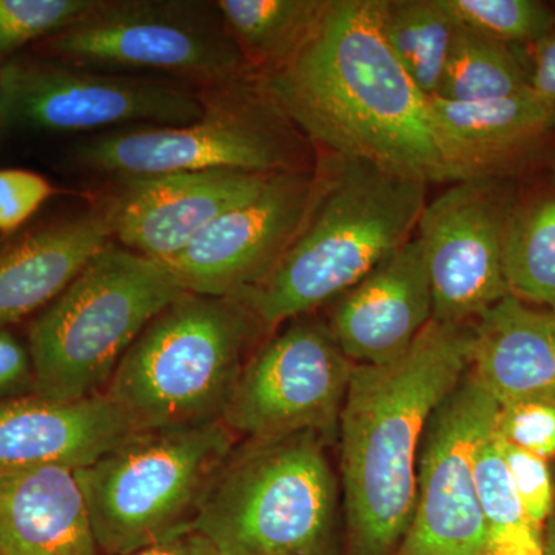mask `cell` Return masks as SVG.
Listing matches in <instances>:
<instances>
[{
  "mask_svg": "<svg viewBox=\"0 0 555 555\" xmlns=\"http://www.w3.org/2000/svg\"><path fill=\"white\" fill-rule=\"evenodd\" d=\"M292 126L320 152L443 182L429 98L387 46L382 0H331L308 43L257 76Z\"/></svg>",
  "mask_w": 555,
  "mask_h": 555,
  "instance_id": "1",
  "label": "cell"
},
{
  "mask_svg": "<svg viewBox=\"0 0 555 555\" xmlns=\"http://www.w3.org/2000/svg\"><path fill=\"white\" fill-rule=\"evenodd\" d=\"M474 323L433 320L385 364H356L338 420L343 555H393L414 516L430 416L473 363Z\"/></svg>",
  "mask_w": 555,
  "mask_h": 555,
  "instance_id": "2",
  "label": "cell"
},
{
  "mask_svg": "<svg viewBox=\"0 0 555 555\" xmlns=\"http://www.w3.org/2000/svg\"><path fill=\"white\" fill-rule=\"evenodd\" d=\"M425 206L426 182L320 152L297 236L272 272L236 299L268 334L313 315L408 243Z\"/></svg>",
  "mask_w": 555,
  "mask_h": 555,
  "instance_id": "3",
  "label": "cell"
},
{
  "mask_svg": "<svg viewBox=\"0 0 555 555\" xmlns=\"http://www.w3.org/2000/svg\"><path fill=\"white\" fill-rule=\"evenodd\" d=\"M266 334L240 299L182 292L134 339L104 393L137 430L219 422Z\"/></svg>",
  "mask_w": 555,
  "mask_h": 555,
  "instance_id": "4",
  "label": "cell"
},
{
  "mask_svg": "<svg viewBox=\"0 0 555 555\" xmlns=\"http://www.w3.org/2000/svg\"><path fill=\"white\" fill-rule=\"evenodd\" d=\"M327 440L299 433L238 441L195 531L221 555H341L339 483Z\"/></svg>",
  "mask_w": 555,
  "mask_h": 555,
  "instance_id": "5",
  "label": "cell"
},
{
  "mask_svg": "<svg viewBox=\"0 0 555 555\" xmlns=\"http://www.w3.org/2000/svg\"><path fill=\"white\" fill-rule=\"evenodd\" d=\"M182 292L164 262L109 241L31 323L33 396L104 392L134 339Z\"/></svg>",
  "mask_w": 555,
  "mask_h": 555,
  "instance_id": "6",
  "label": "cell"
},
{
  "mask_svg": "<svg viewBox=\"0 0 555 555\" xmlns=\"http://www.w3.org/2000/svg\"><path fill=\"white\" fill-rule=\"evenodd\" d=\"M238 440L222 420L137 430L75 470L101 554H134L195 529Z\"/></svg>",
  "mask_w": 555,
  "mask_h": 555,
  "instance_id": "7",
  "label": "cell"
},
{
  "mask_svg": "<svg viewBox=\"0 0 555 555\" xmlns=\"http://www.w3.org/2000/svg\"><path fill=\"white\" fill-rule=\"evenodd\" d=\"M204 115L188 126H142L87 139L73 152L78 169L115 179L184 171L248 173L312 169L308 139L276 108L257 76L199 89Z\"/></svg>",
  "mask_w": 555,
  "mask_h": 555,
  "instance_id": "8",
  "label": "cell"
},
{
  "mask_svg": "<svg viewBox=\"0 0 555 555\" xmlns=\"http://www.w3.org/2000/svg\"><path fill=\"white\" fill-rule=\"evenodd\" d=\"M42 49L76 67L196 89L250 73L217 2L201 0H101L67 30L43 40Z\"/></svg>",
  "mask_w": 555,
  "mask_h": 555,
  "instance_id": "9",
  "label": "cell"
},
{
  "mask_svg": "<svg viewBox=\"0 0 555 555\" xmlns=\"http://www.w3.org/2000/svg\"><path fill=\"white\" fill-rule=\"evenodd\" d=\"M3 120L51 133L195 122L206 104L196 87L116 75L65 62L13 60L0 68Z\"/></svg>",
  "mask_w": 555,
  "mask_h": 555,
  "instance_id": "10",
  "label": "cell"
},
{
  "mask_svg": "<svg viewBox=\"0 0 555 555\" xmlns=\"http://www.w3.org/2000/svg\"><path fill=\"white\" fill-rule=\"evenodd\" d=\"M353 367L326 320L288 321L248 357L222 422L240 440L299 433L331 440Z\"/></svg>",
  "mask_w": 555,
  "mask_h": 555,
  "instance_id": "11",
  "label": "cell"
},
{
  "mask_svg": "<svg viewBox=\"0 0 555 555\" xmlns=\"http://www.w3.org/2000/svg\"><path fill=\"white\" fill-rule=\"evenodd\" d=\"M499 408L469 367L430 416L416 466L414 516L393 555H485L476 460L494 434Z\"/></svg>",
  "mask_w": 555,
  "mask_h": 555,
  "instance_id": "12",
  "label": "cell"
},
{
  "mask_svg": "<svg viewBox=\"0 0 555 555\" xmlns=\"http://www.w3.org/2000/svg\"><path fill=\"white\" fill-rule=\"evenodd\" d=\"M516 204L499 178L456 182L426 204L416 238L433 288L434 320L474 323L509 295L503 240Z\"/></svg>",
  "mask_w": 555,
  "mask_h": 555,
  "instance_id": "13",
  "label": "cell"
},
{
  "mask_svg": "<svg viewBox=\"0 0 555 555\" xmlns=\"http://www.w3.org/2000/svg\"><path fill=\"white\" fill-rule=\"evenodd\" d=\"M312 185L313 167L270 175L254 198L219 217L164 264L184 292L240 297L264 280L291 247Z\"/></svg>",
  "mask_w": 555,
  "mask_h": 555,
  "instance_id": "14",
  "label": "cell"
},
{
  "mask_svg": "<svg viewBox=\"0 0 555 555\" xmlns=\"http://www.w3.org/2000/svg\"><path fill=\"white\" fill-rule=\"evenodd\" d=\"M269 177L206 170L115 179L98 206L107 218L112 241L167 262L219 217L254 198Z\"/></svg>",
  "mask_w": 555,
  "mask_h": 555,
  "instance_id": "15",
  "label": "cell"
},
{
  "mask_svg": "<svg viewBox=\"0 0 555 555\" xmlns=\"http://www.w3.org/2000/svg\"><path fill=\"white\" fill-rule=\"evenodd\" d=\"M433 320V288L415 236L332 301L326 321L353 364L375 366L403 356Z\"/></svg>",
  "mask_w": 555,
  "mask_h": 555,
  "instance_id": "16",
  "label": "cell"
},
{
  "mask_svg": "<svg viewBox=\"0 0 555 555\" xmlns=\"http://www.w3.org/2000/svg\"><path fill=\"white\" fill-rule=\"evenodd\" d=\"M137 433L104 392L76 401L0 400V473L62 466L78 470Z\"/></svg>",
  "mask_w": 555,
  "mask_h": 555,
  "instance_id": "17",
  "label": "cell"
},
{
  "mask_svg": "<svg viewBox=\"0 0 555 555\" xmlns=\"http://www.w3.org/2000/svg\"><path fill=\"white\" fill-rule=\"evenodd\" d=\"M429 109L447 181L499 178L555 129V113L532 89L478 102L433 96Z\"/></svg>",
  "mask_w": 555,
  "mask_h": 555,
  "instance_id": "18",
  "label": "cell"
},
{
  "mask_svg": "<svg viewBox=\"0 0 555 555\" xmlns=\"http://www.w3.org/2000/svg\"><path fill=\"white\" fill-rule=\"evenodd\" d=\"M0 555H101L75 470L0 473Z\"/></svg>",
  "mask_w": 555,
  "mask_h": 555,
  "instance_id": "19",
  "label": "cell"
},
{
  "mask_svg": "<svg viewBox=\"0 0 555 555\" xmlns=\"http://www.w3.org/2000/svg\"><path fill=\"white\" fill-rule=\"evenodd\" d=\"M470 369L500 406H555V310L507 295L474 321Z\"/></svg>",
  "mask_w": 555,
  "mask_h": 555,
  "instance_id": "20",
  "label": "cell"
},
{
  "mask_svg": "<svg viewBox=\"0 0 555 555\" xmlns=\"http://www.w3.org/2000/svg\"><path fill=\"white\" fill-rule=\"evenodd\" d=\"M112 241L100 206L28 233L0 254V328L46 309Z\"/></svg>",
  "mask_w": 555,
  "mask_h": 555,
  "instance_id": "21",
  "label": "cell"
},
{
  "mask_svg": "<svg viewBox=\"0 0 555 555\" xmlns=\"http://www.w3.org/2000/svg\"><path fill=\"white\" fill-rule=\"evenodd\" d=\"M331 0H217L248 72L284 67L308 43Z\"/></svg>",
  "mask_w": 555,
  "mask_h": 555,
  "instance_id": "22",
  "label": "cell"
},
{
  "mask_svg": "<svg viewBox=\"0 0 555 555\" xmlns=\"http://www.w3.org/2000/svg\"><path fill=\"white\" fill-rule=\"evenodd\" d=\"M382 28L401 67L427 98L443 80L459 21L441 0H382Z\"/></svg>",
  "mask_w": 555,
  "mask_h": 555,
  "instance_id": "23",
  "label": "cell"
},
{
  "mask_svg": "<svg viewBox=\"0 0 555 555\" xmlns=\"http://www.w3.org/2000/svg\"><path fill=\"white\" fill-rule=\"evenodd\" d=\"M511 297L555 310V193L516 204L503 240Z\"/></svg>",
  "mask_w": 555,
  "mask_h": 555,
  "instance_id": "24",
  "label": "cell"
},
{
  "mask_svg": "<svg viewBox=\"0 0 555 555\" xmlns=\"http://www.w3.org/2000/svg\"><path fill=\"white\" fill-rule=\"evenodd\" d=\"M531 90V68L517 47L486 38L460 24L436 96L444 101L499 100Z\"/></svg>",
  "mask_w": 555,
  "mask_h": 555,
  "instance_id": "25",
  "label": "cell"
},
{
  "mask_svg": "<svg viewBox=\"0 0 555 555\" xmlns=\"http://www.w3.org/2000/svg\"><path fill=\"white\" fill-rule=\"evenodd\" d=\"M478 505L485 526V555H543V531L526 513L494 434L476 460Z\"/></svg>",
  "mask_w": 555,
  "mask_h": 555,
  "instance_id": "26",
  "label": "cell"
},
{
  "mask_svg": "<svg viewBox=\"0 0 555 555\" xmlns=\"http://www.w3.org/2000/svg\"><path fill=\"white\" fill-rule=\"evenodd\" d=\"M469 30L507 46H534L555 27V13L537 0H441Z\"/></svg>",
  "mask_w": 555,
  "mask_h": 555,
  "instance_id": "27",
  "label": "cell"
},
{
  "mask_svg": "<svg viewBox=\"0 0 555 555\" xmlns=\"http://www.w3.org/2000/svg\"><path fill=\"white\" fill-rule=\"evenodd\" d=\"M101 0H0V61L35 40L67 30Z\"/></svg>",
  "mask_w": 555,
  "mask_h": 555,
  "instance_id": "28",
  "label": "cell"
},
{
  "mask_svg": "<svg viewBox=\"0 0 555 555\" xmlns=\"http://www.w3.org/2000/svg\"><path fill=\"white\" fill-rule=\"evenodd\" d=\"M494 441L526 513L537 526L545 529L555 511V486L547 460L514 447L495 434Z\"/></svg>",
  "mask_w": 555,
  "mask_h": 555,
  "instance_id": "29",
  "label": "cell"
},
{
  "mask_svg": "<svg viewBox=\"0 0 555 555\" xmlns=\"http://www.w3.org/2000/svg\"><path fill=\"white\" fill-rule=\"evenodd\" d=\"M494 434L514 447L542 456H555V406L524 401L500 406Z\"/></svg>",
  "mask_w": 555,
  "mask_h": 555,
  "instance_id": "30",
  "label": "cell"
},
{
  "mask_svg": "<svg viewBox=\"0 0 555 555\" xmlns=\"http://www.w3.org/2000/svg\"><path fill=\"white\" fill-rule=\"evenodd\" d=\"M53 193V185L35 171L0 170V232L20 229Z\"/></svg>",
  "mask_w": 555,
  "mask_h": 555,
  "instance_id": "31",
  "label": "cell"
},
{
  "mask_svg": "<svg viewBox=\"0 0 555 555\" xmlns=\"http://www.w3.org/2000/svg\"><path fill=\"white\" fill-rule=\"evenodd\" d=\"M31 393L30 350L7 328H0V400Z\"/></svg>",
  "mask_w": 555,
  "mask_h": 555,
  "instance_id": "32",
  "label": "cell"
},
{
  "mask_svg": "<svg viewBox=\"0 0 555 555\" xmlns=\"http://www.w3.org/2000/svg\"><path fill=\"white\" fill-rule=\"evenodd\" d=\"M531 89L555 113V27L529 47Z\"/></svg>",
  "mask_w": 555,
  "mask_h": 555,
  "instance_id": "33",
  "label": "cell"
},
{
  "mask_svg": "<svg viewBox=\"0 0 555 555\" xmlns=\"http://www.w3.org/2000/svg\"><path fill=\"white\" fill-rule=\"evenodd\" d=\"M130 555H221V553L206 535L192 529Z\"/></svg>",
  "mask_w": 555,
  "mask_h": 555,
  "instance_id": "34",
  "label": "cell"
},
{
  "mask_svg": "<svg viewBox=\"0 0 555 555\" xmlns=\"http://www.w3.org/2000/svg\"><path fill=\"white\" fill-rule=\"evenodd\" d=\"M543 555H555V511L543 531Z\"/></svg>",
  "mask_w": 555,
  "mask_h": 555,
  "instance_id": "35",
  "label": "cell"
},
{
  "mask_svg": "<svg viewBox=\"0 0 555 555\" xmlns=\"http://www.w3.org/2000/svg\"><path fill=\"white\" fill-rule=\"evenodd\" d=\"M553 179H554V182H555V160H554V164H553Z\"/></svg>",
  "mask_w": 555,
  "mask_h": 555,
  "instance_id": "36",
  "label": "cell"
}]
</instances>
